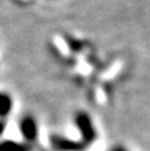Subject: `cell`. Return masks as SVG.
<instances>
[{
    "instance_id": "cell-1",
    "label": "cell",
    "mask_w": 150,
    "mask_h": 151,
    "mask_svg": "<svg viewBox=\"0 0 150 151\" xmlns=\"http://www.w3.org/2000/svg\"><path fill=\"white\" fill-rule=\"evenodd\" d=\"M74 125H76L77 130L81 134V142L88 146V145L93 143L97 138V131L93 125V121L87 113L80 111L74 115Z\"/></svg>"
},
{
    "instance_id": "cell-2",
    "label": "cell",
    "mask_w": 150,
    "mask_h": 151,
    "mask_svg": "<svg viewBox=\"0 0 150 151\" xmlns=\"http://www.w3.org/2000/svg\"><path fill=\"white\" fill-rule=\"evenodd\" d=\"M19 130H20L21 137L24 138L25 143L31 145L37 141L39 137V127H37L36 119L31 115H25L19 122Z\"/></svg>"
},
{
    "instance_id": "cell-3",
    "label": "cell",
    "mask_w": 150,
    "mask_h": 151,
    "mask_svg": "<svg viewBox=\"0 0 150 151\" xmlns=\"http://www.w3.org/2000/svg\"><path fill=\"white\" fill-rule=\"evenodd\" d=\"M49 143L55 151H81L87 147L81 141H72L69 138H64V137L56 135V134L50 135Z\"/></svg>"
},
{
    "instance_id": "cell-4",
    "label": "cell",
    "mask_w": 150,
    "mask_h": 151,
    "mask_svg": "<svg viewBox=\"0 0 150 151\" xmlns=\"http://www.w3.org/2000/svg\"><path fill=\"white\" fill-rule=\"evenodd\" d=\"M31 146L28 143H19L16 141H1L0 142V151H31Z\"/></svg>"
},
{
    "instance_id": "cell-5",
    "label": "cell",
    "mask_w": 150,
    "mask_h": 151,
    "mask_svg": "<svg viewBox=\"0 0 150 151\" xmlns=\"http://www.w3.org/2000/svg\"><path fill=\"white\" fill-rule=\"evenodd\" d=\"M12 107H13L12 98L5 93H0V119H4L11 113Z\"/></svg>"
},
{
    "instance_id": "cell-6",
    "label": "cell",
    "mask_w": 150,
    "mask_h": 151,
    "mask_svg": "<svg viewBox=\"0 0 150 151\" xmlns=\"http://www.w3.org/2000/svg\"><path fill=\"white\" fill-rule=\"evenodd\" d=\"M5 127H7V123H5V121L4 119H0V137L4 134Z\"/></svg>"
},
{
    "instance_id": "cell-7",
    "label": "cell",
    "mask_w": 150,
    "mask_h": 151,
    "mask_svg": "<svg viewBox=\"0 0 150 151\" xmlns=\"http://www.w3.org/2000/svg\"><path fill=\"white\" fill-rule=\"evenodd\" d=\"M113 151H125V150L122 149V147H116V149H114Z\"/></svg>"
}]
</instances>
